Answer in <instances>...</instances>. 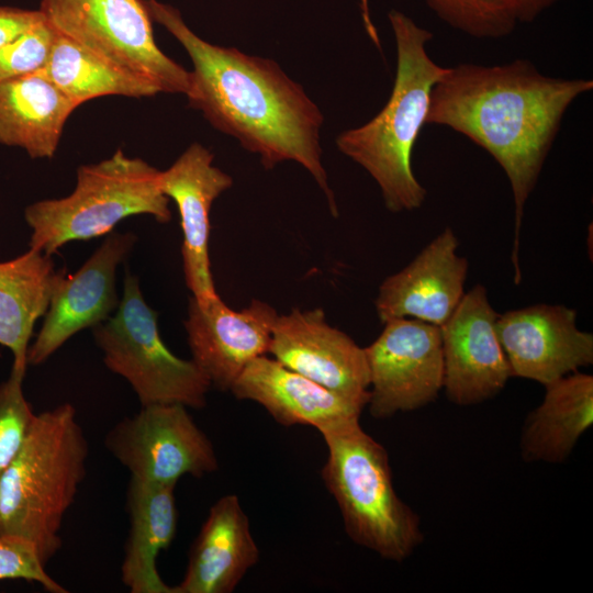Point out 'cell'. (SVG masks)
Masks as SVG:
<instances>
[{
	"mask_svg": "<svg viewBox=\"0 0 593 593\" xmlns=\"http://www.w3.org/2000/svg\"><path fill=\"white\" fill-rule=\"evenodd\" d=\"M77 108L40 72L0 82V143L32 158H52Z\"/></svg>",
	"mask_w": 593,
	"mask_h": 593,
	"instance_id": "obj_22",
	"label": "cell"
},
{
	"mask_svg": "<svg viewBox=\"0 0 593 593\" xmlns=\"http://www.w3.org/2000/svg\"><path fill=\"white\" fill-rule=\"evenodd\" d=\"M56 31L44 19L0 47V82L38 72L46 64Z\"/></svg>",
	"mask_w": 593,
	"mask_h": 593,
	"instance_id": "obj_27",
	"label": "cell"
},
{
	"mask_svg": "<svg viewBox=\"0 0 593 593\" xmlns=\"http://www.w3.org/2000/svg\"><path fill=\"white\" fill-rule=\"evenodd\" d=\"M545 387L540 404L526 417L519 439L526 462H564L593 424V377L572 372Z\"/></svg>",
	"mask_w": 593,
	"mask_h": 593,
	"instance_id": "obj_21",
	"label": "cell"
},
{
	"mask_svg": "<svg viewBox=\"0 0 593 593\" xmlns=\"http://www.w3.org/2000/svg\"><path fill=\"white\" fill-rule=\"evenodd\" d=\"M88 454L70 403L36 414L23 446L0 474V536L31 542L47 566L61 547L63 521L86 477Z\"/></svg>",
	"mask_w": 593,
	"mask_h": 593,
	"instance_id": "obj_4",
	"label": "cell"
},
{
	"mask_svg": "<svg viewBox=\"0 0 593 593\" xmlns=\"http://www.w3.org/2000/svg\"><path fill=\"white\" fill-rule=\"evenodd\" d=\"M40 11L57 33L159 92L188 93L190 71L157 46L143 0H42Z\"/></svg>",
	"mask_w": 593,
	"mask_h": 593,
	"instance_id": "obj_8",
	"label": "cell"
},
{
	"mask_svg": "<svg viewBox=\"0 0 593 593\" xmlns=\"http://www.w3.org/2000/svg\"><path fill=\"white\" fill-rule=\"evenodd\" d=\"M153 21L163 25L188 53L193 70L186 94L216 130L257 154L266 169L293 160L304 167L338 215L322 164L320 130L323 115L303 88L269 58L199 37L180 12L157 0H143Z\"/></svg>",
	"mask_w": 593,
	"mask_h": 593,
	"instance_id": "obj_1",
	"label": "cell"
},
{
	"mask_svg": "<svg viewBox=\"0 0 593 593\" xmlns=\"http://www.w3.org/2000/svg\"><path fill=\"white\" fill-rule=\"evenodd\" d=\"M3 580L34 582L49 593L68 592L47 573L36 548L18 537L0 536V581Z\"/></svg>",
	"mask_w": 593,
	"mask_h": 593,
	"instance_id": "obj_28",
	"label": "cell"
},
{
	"mask_svg": "<svg viewBox=\"0 0 593 593\" xmlns=\"http://www.w3.org/2000/svg\"><path fill=\"white\" fill-rule=\"evenodd\" d=\"M499 313L484 286L467 291L441 325L444 390L460 406L484 402L503 390L511 368L496 334Z\"/></svg>",
	"mask_w": 593,
	"mask_h": 593,
	"instance_id": "obj_12",
	"label": "cell"
},
{
	"mask_svg": "<svg viewBox=\"0 0 593 593\" xmlns=\"http://www.w3.org/2000/svg\"><path fill=\"white\" fill-rule=\"evenodd\" d=\"M278 315L257 299L234 311L220 295L205 301L190 296L184 321L188 345L212 387L231 390L247 365L268 353Z\"/></svg>",
	"mask_w": 593,
	"mask_h": 593,
	"instance_id": "obj_15",
	"label": "cell"
},
{
	"mask_svg": "<svg viewBox=\"0 0 593 593\" xmlns=\"http://www.w3.org/2000/svg\"><path fill=\"white\" fill-rule=\"evenodd\" d=\"M230 391L239 400L258 403L281 425H310L317 430L359 419L365 409L266 355L249 362Z\"/></svg>",
	"mask_w": 593,
	"mask_h": 593,
	"instance_id": "obj_18",
	"label": "cell"
},
{
	"mask_svg": "<svg viewBox=\"0 0 593 593\" xmlns=\"http://www.w3.org/2000/svg\"><path fill=\"white\" fill-rule=\"evenodd\" d=\"M43 20L40 10L0 5V47L13 42Z\"/></svg>",
	"mask_w": 593,
	"mask_h": 593,
	"instance_id": "obj_29",
	"label": "cell"
},
{
	"mask_svg": "<svg viewBox=\"0 0 593 593\" xmlns=\"http://www.w3.org/2000/svg\"><path fill=\"white\" fill-rule=\"evenodd\" d=\"M495 327L512 377L545 385L593 362V335L578 328L575 310L566 305L507 311Z\"/></svg>",
	"mask_w": 593,
	"mask_h": 593,
	"instance_id": "obj_14",
	"label": "cell"
},
{
	"mask_svg": "<svg viewBox=\"0 0 593 593\" xmlns=\"http://www.w3.org/2000/svg\"><path fill=\"white\" fill-rule=\"evenodd\" d=\"M214 155L199 143L191 144L166 170L159 172L161 191L177 205L182 231L184 280L193 298L205 301L217 294L211 271L210 211L232 177L213 165Z\"/></svg>",
	"mask_w": 593,
	"mask_h": 593,
	"instance_id": "obj_17",
	"label": "cell"
},
{
	"mask_svg": "<svg viewBox=\"0 0 593 593\" xmlns=\"http://www.w3.org/2000/svg\"><path fill=\"white\" fill-rule=\"evenodd\" d=\"M136 240L133 233L111 232L75 273L56 271L43 325L27 350V363H43L71 336L111 316L120 303L116 267L126 259Z\"/></svg>",
	"mask_w": 593,
	"mask_h": 593,
	"instance_id": "obj_11",
	"label": "cell"
},
{
	"mask_svg": "<svg viewBox=\"0 0 593 593\" xmlns=\"http://www.w3.org/2000/svg\"><path fill=\"white\" fill-rule=\"evenodd\" d=\"M38 72L78 107L104 96L144 98L160 93L150 81L99 57L57 32L49 57Z\"/></svg>",
	"mask_w": 593,
	"mask_h": 593,
	"instance_id": "obj_24",
	"label": "cell"
},
{
	"mask_svg": "<svg viewBox=\"0 0 593 593\" xmlns=\"http://www.w3.org/2000/svg\"><path fill=\"white\" fill-rule=\"evenodd\" d=\"M159 172L122 149L97 164L81 165L69 195L41 200L25 209L32 228L30 248L52 256L69 242L108 235L133 215L148 214L168 222L169 198L160 189Z\"/></svg>",
	"mask_w": 593,
	"mask_h": 593,
	"instance_id": "obj_6",
	"label": "cell"
},
{
	"mask_svg": "<svg viewBox=\"0 0 593 593\" xmlns=\"http://www.w3.org/2000/svg\"><path fill=\"white\" fill-rule=\"evenodd\" d=\"M458 246L446 227L407 266L387 277L374 301L380 322L414 318L441 326L466 293L468 260L458 255Z\"/></svg>",
	"mask_w": 593,
	"mask_h": 593,
	"instance_id": "obj_16",
	"label": "cell"
},
{
	"mask_svg": "<svg viewBox=\"0 0 593 593\" xmlns=\"http://www.w3.org/2000/svg\"><path fill=\"white\" fill-rule=\"evenodd\" d=\"M25 370L12 365L10 377L0 383V474L20 451L36 415L23 393Z\"/></svg>",
	"mask_w": 593,
	"mask_h": 593,
	"instance_id": "obj_26",
	"label": "cell"
},
{
	"mask_svg": "<svg viewBox=\"0 0 593 593\" xmlns=\"http://www.w3.org/2000/svg\"><path fill=\"white\" fill-rule=\"evenodd\" d=\"M518 23H530L558 0H513Z\"/></svg>",
	"mask_w": 593,
	"mask_h": 593,
	"instance_id": "obj_30",
	"label": "cell"
},
{
	"mask_svg": "<svg viewBox=\"0 0 593 593\" xmlns=\"http://www.w3.org/2000/svg\"><path fill=\"white\" fill-rule=\"evenodd\" d=\"M388 18L396 46L390 98L369 122L340 133L336 145L373 178L385 208L398 213L419 209L426 199L427 191L413 172L412 155L426 125L432 89L448 67L427 53L432 32L399 10H391Z\"/></svg>",
	"mask_w": 593,
	"mask_h": 593,
	"instance_id": "obj_3",
	"label": "cell"
},
{
	"mask_svg": "<svg viewBox=\"0 0 593 593\" xmlns=\"http://www.w3.org/2000/svg\"><path fill=\"white\" fill-rule=\"evenodd\" d=\"M109 370L124 378L141 405L181 404L201 409L212 387L191 359L174 355L160 338L157 313L145 302L138 279L125 273L116 312L93 327Z\"/></svg>",
	"mask_w": 593,
	"mask_h": 593,
	"instance_id": "obj_7",
	"label": "cell"
},
{
	"mask_svg": "<svg viewBox=\"0 0 593 593\" xmlns=\"http://www.w3.org/2000/svg\"><path fill=\"white\" fill-rule=\"evenodd\" d=\"M268 353L292 371L367 406L369 368L365 348L329 325L322 309L294 307L278 315Z\"/></svg>",
	"mask_w": 593,
	"mask_h": 593,
	"instance_id": "obj_13",
	"label": "cell"
},
{
	"mask_svg": "<svg viewBox=\"0 0 593 593\" xmlns=\"http://www.w3.org/2000/svg\"><path fill=\"white\" fill-rule=\"evenodd\" d=\"M327 447L322 479L348 537L402 562L424 540L419 516L396 494L387 449L353 419L318 430Z\"/></svg>",
	"mask_w": 593,
	"mask_h": 593,
	"instance_id": "obj_5",
	"label": "cell"
},
{
	"mask_svg": "<svg viewBox=\"0 0 593 593\" xmlns=\"http://www.w3.org/2000/svg\"><path fill=\"white\" fill-rule=\"evenodd\" d=\"M371 416L388 418L434 402L444 389L440 327L414 318H393L365 348Z\"/></svg>",
	"mask_w": 593,
	"mask_h": 593,
	"instance_id": "obj_10",
	"label": "cell"
},
{
	"mask_svg": "<svg viewBox=\"0 0 593 593\" xmlns=\"http://www.w3.org/2000/svg\"><path fill=\"white\" fill-rule=\"evenodd\" d=\"M259 556L238 496L224 495L211 506L174 593H231Z\"/></svg>",
	"mask_w": 593,
	"mask_h": 593,
	"instance_id": "obj_19",
	"label": "cell"
},
{
	"mask_svg": "<svg viewBox=\"0 0 593 593\" xmlns=\"http://www.w3.org/2000/svg\"><path fill=\"white\" fill-rule=\"evenodd\" d=\"M130 530L121 566L123 584L132 593H174L156 566L157 557L172 542L178 513L175 485L130 479L126 489Z\"/></svg>",
	"mask_w": 593,
	"mask_h": 593,
	"instance_id": "obj_20",
	"label": "cell"
},
{
	"mask_svg": "<svg viewBox=\"0 0 593 593\" xmlns=\"http://www.w3.org/2000/svg\"><path fill=\"white\" fill-rule=\"evenodd\" d=\"M104 444L131 478L152 484L176 486L184 475L201 478L219 468L211 440L181 404L142 406L118 422Z\"/></svg>",
	"mask_w": 593,
	"mask_h": 593,
	"instance_id": "obj_9",
	"label": "cell"
},
{
	"mask_svg": "<svg viewBox=\"0 0 593 593\" xmlns=\"http://www.w3.org/2000/svg\"><path fill=\"white\" fill-rule=\"evenodd\" d=\"M593 89L586 78L541 74L529 60L448 67L430 92L426 125L458 132L485 149L504 170L514 199V281L525 204L569 107Z\"/></svg>",
	"mask_w": 593,
	"mask_h": 593,
	"instance_id": "obj_2",
	"label": "cell"
},
{
	"mask_svg": "<svg viewBox=\"0 0 593 593\" xmlns=\"http://www.w3.org/2000/svg\"><path fill=\"white\" fill-rule=\"evenodd\" d=\"M446 24L475 38H501L517 25L513 0H425Z\"/></svg>",
	"mask_w": 593,
	"mask_h": 593,
	"instance_id": "obj_25",
	"label": "cell"
},
{
	"mask_svg": "<svg viewBox=\"0 0 593 593\" xmlns=\"http://www.w3.org/2000/svg\"><path fill=\"white\" fill-rule=\"evenodd\" d=\"M56 271L51 255L32 248L0 262V345L11 350L12 365L26 368L29 342L48 309Z\"/></svg>",
	"mask_w": 593,
	"mask_h": 593,
	"instance_id": "obj_23",
	"label": "cell"
}]
</instances>
